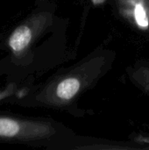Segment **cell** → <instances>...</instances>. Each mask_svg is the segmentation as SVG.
Returning a JSON list of instances; mask_svg holds the SVG:
<instances>
[{"mask_svg": "<svg viewBox=\"0 0 149 150\" xmlns=\"http://www.w3.org/2000/svg\"><path fill=\"white\" fill-rule=\"evenodd\" d=\"M81 83L76 77H68L62 80L56 88V96L61 100L72 99L79 91Z\"/></svg>", "mask_w": 149, "mask_h": 150, "instance_id": "cell-2", "label": "cell"}, {"mask_svg": "<svg viewBox=\"0 0 149 150\" xmlns=\"http://www.w3.org/2000/svg\"><path fill=\"white\" fill-rule=\"evenodd\" d=\"M136 79L149 91V69H141L136 74Z\"/></svg>", "mask_w": 149, "mask_h": 150, "instance_id": "cell-5", "label": "cell"}, {"mask_svg": "<svg viewBox=\"0 0 149 150\" xmlns=\"http://www.w3.org/2000/svg\"><path fill=\"white\" fill-rule=\"evenodd\" d=\"M19 131L18 124L10 119H0V135L12 137Z\"/></svg>", "mask_w": 149, "mask_h": 150, "instance_id": "cell-4", "label": "cell"}, {"mask_svg": "<svg viewBox=\"0 0 149 150\" xmlns=\"http://www.w3.org/2000/svg\"><path fill=\"white\" fill-rule=\"evenodd\" d=\"M119 12L137 27L149 30V0H119Z\"/></svg>", "mask_w": 149, "mask_h": 150, "instance_id": "cell-1", "label": "cell"}, {"mask_svg": "<svg viewBox=\"0 0 149 150\" xmlns=\"http://www.w3.org/2000/svg\"><path fill=\"white\" fill-rule=\"evenodd\" d=\"M32 39V32L29 27L22 25L16 29L10 38V47L15 51L19 52L25 48Z\"/></svg>", "mask_w": 149, "mask_h": 150, "instance_id": "cell-3", "label": "cell"}, {"mask_svg": "<svg viewBox=\"0 0 149 150\" xmlns=\"http://www.w3.org/2000/svg\"><path fill=\"white\" fill-rule=\"evenodd\" d=\"M91 2L96 4V5H98V4H102L105 2V0H91Z\"/></svg>", "mask_w": 149, "mask_h": 150, "instance_id": "cell-6", "label": "cell"}]
</instances>
